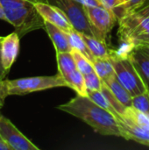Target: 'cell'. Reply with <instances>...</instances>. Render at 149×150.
I'll use <instances>...</instances> for the list:
<instances>
[{
  "label": "cell",
  "instance_id": "6da1fadb",
  "mask_svg": "<svg viewBox=\"0 0 149 150\" xmlns=\"http://www.w3.org/2000/svg\"><path fill=\"white\" fill-rule=\"evenodd\" d=\"M57 109L76 117L102 135L122 137L116 117L95 103L89 96L77 95Z\"/></svg>",
  "mask_w": 149,
  "mask_h": 150
},
{
  "label": "cell",
  "instance_id": "7a4b0ae2",
  "mask_svg": "<svg viewBox=\"0 0 149 150\" xmlns=\"http://www.w3.org/2000/svg\"><path fill=\"white\" fill-rule=\"evenodd\" d=\"M7 22L21 38L26 33L44 28L45 20L33 4V0H0Z\"/></svg>",
  "mask_w": 149,
  "mask_h": 150
},
{
  "label": "cell",
  "instance_id": "3957f363",
  "mask_svg": "<svg viewBox=\"0 0 149 150\" xmlns=\"http://www.w3.org/2000/svg\"><path fill=\"white\" fill-rule=\"evenodd\" d=\"M58 87H68L63 76L58 73L54 76H41L0 81V94L4 99L8 96L26 95L35 91Z\"/></svg>",
  "mask_w": 149,
  "mask_h": 150
},
{
  "label": "cell",
  "instance_id": "277c9868",
  "mask_svg": "<svg viewBox=\"0 0 149 150\" xmlns=\"http://www.w3.org/2000/svg\"><path fill=\"white\" fill-rule=\"evenodd\" d=\"M118 80L134 97L147 91L148 86L135 68L131 58L119 59L111 57Z\"/></svg>",
  "mask_w": 149,
  "mask_h": 150
},
{
  "label": "cell",
  "instance_id": "5b68a950",
  "mask_svg": "<svg viewBox=\"0 0 149 150\" xmlns=\"http://www.w3.org/2000/svg\"><path fill=\"white\" fill-rule=\"evenodd\" d=\"M83 7L94 37L106 42L118 19L116 12L103 5Z\"/></svg>",
  "mask_w": 149,
  "mask_h": 150
},
{
  "label": "cell",
  "instance_id": "8992f818",
  "mask_svg": "<svg viewBox=\"0 0 149 150\" xmlns=\"http://www.w3.org/2000/svg\"><path fill=\"white\" fill-rule=\"evenodd\" d=\"M116 119L122 138L149 147V123L138 120L125 112Z\"/></svg>",
  "mask_w": 149,
  "mask_h": 150
},
{
  "label": "cell",
  "instance_id": "52a82bcc",
  "mask_svg": "<svg viewBox=\"0 0 149 150\" xmlns=\"http://www.w3.org/2000/svg\"><path fill=\"white\" fill-rule=\"evenodd\" d=\"M53 2L65 12L75 30L94 36L83 4L76 0H53Z\"/></svg>",
  "mask_w": 149,
  "mask_h": 150
},
{
  "label": "cell",
  "instance_id": "ba28073f",
  "mask_svg": "<svg viewBox=\"0 0 149 150\" xmlns=\"http://www.w3.org/2000/svg\"><path fill=\"white\" fill-rule=\"evenodd\" d=\"M0 137L11 150H40L6 117L0 114Z\"/></svg>",
  "mask_w": 149,
  "mask_h": 150
},
{
  "label": "cell",
  "instance_id": "9c48e42d",
  "mask_svg": "<svg viewBox=\"0 0 149 150\" xmlns=\"http://www.w3.org/2000/svg\"><path fill=\"white\" fill-rule=\"evenodd\" d=\"M148 31H149V15L133 11L119 17V37L133 39Z\"/></svg>",
  "mask_w": 149,
  "mask_h": 150
},
{
  "label": "cell",
  "instance_id": "30bf717a",
  "mask_svg": "<svg viewBox=\"0 0 149 150\" xmlns=\"http://www.w3.org/2000/svg\"><path fill=\"white\" fill-rule=\"evenodd\" d=\"M33 4L45 21L56 25L66 33L75 30L65 12L57 5L40 0H33Z\"/></svg>",
  "mask_w": 149,
  "mask_h": 150
},
{
  "label": "cell",
  "instance_id": "8fae6325",
  "mask_svg": "<svg viewBox=\"0 0 149 150\" xmlns=\"http://www.w3.org/2000/svg\"><path fill=\"white\" fill-rule=\"evenodd\" d=\"M20 37L16 32H13L1 40V57L4 69L9 73L11 66L17 60L19 53Z\"/></svg>",
  "mask_w": 149,
  "mask_h": 150
},
{
  "label": "cell",
  "instance_id": "7c38bea8",
  "mask_svg": "<svg viewBox=\"0 0 149 150\" xmlns=\"http://www.w3.org/2000/svg\"><path fill=\"white\" fill-rule=\"evenodd\" d=\"M45 30L52 40L56 52L71 51L72 47L69 45L66 32L47 21H45Z\"/></svg>",
  "mask_w": 149,
  "mask_h": 150
},
{
  "label": "cell",
  "instance_id": "4fadbf2b",
  "mask_svg": "<svg viewBox=\"0 0 149 150\" xmlns=\"http://www.w3.org/2000/svg\"><path fill=\"white\" fill-rule=\"evenodd\" d=\"M84 41L86 42L90 52L95 58H110L112 57V50L107 46V43L85 33H82Z\"/></svg>",
  "mask_w": 149,
  "mask_h": 150
},
{
  "label": "cell",
  "instance_id": "5bb4252c",
  "mask_svg": "<svg viewBox=\"0 0 149 150\" xmlns=\"http://www.w3.org/2000/svg\"><path fill=\"white\" fill-rule=\"evenodd\" d=\"M105 84L108 86V88L111 90V91L113 93V95L116 97V98L126 107L132 106V100L133 96L130 94V92L120 83V82L118 80L117 76H112L106 82H105Z\"/></svg>",
  "mask_w": 149,
  "mask_h": 150
},
{
  "label": "cell",
  "instance_id": "9a60e30c",
  "mask_svg": "<svg viewBox=\"0 0 149 150\" xmlns=\"http://www.w3.org/2000/svg\"><path fill=\"white\" fill-rule=\"evenodd\" d=\"M135 68L144 79L149 80V54L144 49H135L130 56Z\"/></svg>",
  "mask_w": 149,
  "mask_h": 150
},
{
  "label": "cell",
  "instance_id": "2e32d148",
  "mask_svg": "<svg viewBox=\"0 0 149 150\" xmlns=\"http://www.w3.org/2000/svg\"><path fill=\"white\" fill-rule=\"evenodd\" d=\"M64 79L68 83V88L73 89L77 93V95L88 96V90L85 83L84 75L81 73L77 69L66 76Z\"/></svg>",
  "mask_w": 149,
  "mask_h": 150
},
{
  "label": "cell",
  "instance_id": "e0dca14e",
  "mask_svg": "<svg viewBox=\"0 0 149 150\" xmlns=\"http://www.w3.org/2000/svg\"><path fill=\"white\" fill-rule=\"evenodd\" d=\"M92 63H93L95 72L99 76V77L104 82H106L112 76H116L115 69L112 65L111 57L110 58H96Z\"/></svg>",
  "mask_w": 149,
  "mask_h": 150
},
{
  "label": "cell",
  "instance_id": "ac0fdd59",
  "mask_svg": "<svg viewBox=\"0 0 149 150\" xmlns=\"http://www.w3.org/2000/svg\"><path fill=\"white\" fill-rule=\"evenodd\" d=\"M68 40L69 42V45L71 46L72 48H76L78 51H80L83 54H84L91 62L96 59L92 53L90 52V48L88 47L86 42L84 41L82 33L77 32L76 30H74L72 32L67 33Z\"/></svg>",
  "mask_w": 149,
  "mask_h": 150
},
{
  "label": "cell",
  "instance_id": "d6986e66",
  "mask_svg": "<svg viewBox=\"0 0 149 150\" xmlns=\"http://www.w3.org/2000/svg\"><path fill=\"white\" fill-rule=\"evenodd\" d=\"M56 61L59 73L63 78L76 69V62L71 52H56Z\"/></svg>",
  "mask_w": 149,
  "mask_h": 150
},
{
  "label": "cell",
  "instance_id": "ffe728a7",
  "mask_svg": "<svg viewBox=\"0 0 149 150\" xmlns=\"http://www.w3.org/2000/svg\"><path fill=\"white\" fill-rule=\"evenodd\" d=\"M70 52L74 57L76 69L81 73H83V75H86V74H89V73L95 71L94 67H93V63L84 54H83L80 51H78L76 48H72Z\"/></svg>",
  "mask_w": 149,
  "mask_h": 150
},
{
  "label": "cell",
  "instance_id": "44dd1931",
  "mask_svg": "<svg viewBox=\"0 0 149 150\" xmlns=\"http://www.w3.org/2000/svg\"><path fill=\"white\" fill-rule=\"evenodd\" d=\"M88 96L95 102L97 103L98 105H100L101 107L105 108V110H107L108 112H110L112 114H113L115 117L118 116L115 109L113 108L112 103L110 102L109 98H107V96L102 91H88Z\"/></svg>",
  "mask_w": 149,
  "mask_h": 150
},
{
  "label": "cell",
  "instance_id": "7402d4cb",
  "mask_svg": "<svg viewBox=\"0 0 149 150\" xmlns=\"http://www.w3.org/2000/svg\"><path fill=\"white\" fill-rule=\"evenodd\" d=\"M132 106L149 116V90L133 97Z\"/></svg>",
  "mask_w": 149,
  "mask_h": 150
},
{
  "label": "cell",
  "instance_id": "603a6c76",
  "mask_svg": "<svg viewBox=\"0 0 149 150\" xmlns=\"http://www.w3.org/2000/svg\"><path fill=\"white\" fill-rule=\"evenodd\" d=\"M84 79L88 91H97L102 90L104 82L95 71L84 75Z\"/></svg>",
  "mask_w": 149,
  "mask_h": 150
},
{
  "label": "cell",
  "instance_id": "cb8c5ba5",
  "mask_svg": "<svg viewBox=\"0 0 149 150\" xmlns=\"http://www.w3.org/2000/svg\"><path fill=\"white\" fill-rule=\"evenodd\" d=\"M136 46V49L142 48L146 46L149 45V31L142 33L139 34L138 36L133 38Z\"/></svg>",
  "mask_w": 149,
  "mask_h": 150
},
{
  "label": "cell",
  "instance_id": "d4e9b609",
  "mask_svg": "<svg viewBox=\"0 0 149 150\" xmlns=\"http://www.w3.org/2000/svg\"><path fill=\"white\" fill-rule=\"evenodd\" d=\"M84 6H99L103 5L99 0H76Z\"/></svg>",
  "mask_w": 149,
  "mask_h": 150
},
{
  "label": "cell",
  "instance_id": "484cf974",
  "mask_svg": "<svg viewBox=\"0 0 149 150\" xmlns=\"http://www.w3.org/2000/svg\"><path fill=\"white\" fill-rule=\"evenodd\" d=\"M99 1L103 4V6L113 11L115 10L118 4V0H99Z\"/></svg>",
  "mask_w": 149,
  "mask_h": 150
},
{
  "label": "cell",
  "instance_id": "4316f807",
  "mask_svg": "<svg viewBox=\"0 0 149 150\" xmlns=\"http://www.w3.org/2000/svg\"><path fill=\"white\" fill-rule=\"evenodd\" d=\"M1 46V45H0ZM8 72L4 69L3 62H2V57H1V47H0V81L4 80L5 76H7Z\"/></svg>",
  "mask_w": 149,
  "mask_h": 150
},
{
  "label": "cell",
  "instance_id": "83f0119b",
  "mask_svg": "<svg viewBox=\"0 0 149 150\" xmlns=\"http://www.w3.org/2000/svg\"><path fill=\"white\" fill-rule=\"evenodd\" d=\"M138 11L144 15H149V4H144L141 8H140L138 11Z\"/></svg>",
  "mask_w": 149,
  "mask_h": 150
},
{
  "label": "cell",
  "instance_id": "f1b7e54d",
  "mask_svg": "<svg viewBox=\"0 0 149 150\" xmlns=\"http://www.w3.org/2000/svg\"><path fill=\"white\" fill-rule=\"evenodd\" d=\"M0 19L1 20H4L7 22V18H6V15H5V12H4V6L0 1Z\"/></svg>",
  "mask_w": 149,
  "mask_h": 150
},
{
  "label": "cell",
  "instance_id": "f546056e",
  "mask_svg": "<svg viewBox=\"0 0 149 150\" xmlns=\"http://www.w3.org/2000/svg\"><path fill=\"white\" fill-rule=\"evenodd\" d=\"M0 150H11V149L3 141H0Z\"/></svg>",
  "mask_w": 149,
  "mask_h": 150
},
{
  "label": "cell",
  "instance_id": "4dcf8cb0",
  "mask_svg": "<svg viewBox=\"0 0 149 150\" xmlns=\"http://www.w3.org/2000/svg\"><path fill=\"white\" fill-rule=\"evenodd\" d=\"M127 1H129V0H118V4H117V6H116L115 10H116L119 6H120L121 4H123L124 3H126V2H127ZM115 10H114V11H115Z\"/></svg>",
  "mask_w": 149,
  "mask_h": 150
},
{
  "label": "cell",
  "instance_id": "1f68e13d",
  "mask_svg": "<svg viewBox=\"0 0 149 150\" xmlns=\"http://www.w3.org/2000/svg\"><path fill=\"white\" fill-rule=\"evenodd\" d=\"M139 49H140V48H139ZM141 49H144V50H145V51H146V52H147V53L149 54V45L146 46V47H142Z\"/></svg>",
  "mask_w": 149,
  "mask_h": 150
},
{
  "label": "cell",
  "instance_id": "d6a6232c",
  "mask_svg": "<svg viewBox=\"0 0 149 150\" xmlns=\"http://www.w3.org/2000/svg\"><path fill=\"white\" fill-rule=\"evenodd\" d=\"M4 105V102H0V110H1L2 108H3Z\"/></svg>",
  "mask_w": 149,
  "mask_h": 150
},
{
  "label": "cell",
  "instance_id": "836d02e7",
  "mask_svg": "<svg viewBox=\"0 0 149 150\" xmlns=\"http://www.w3.org/2000/svg\"><path fill=\"white\" fill-rule=\"evenodd\" d=\"M145 83H146V84H147V86H148V89L149 90V80H148V81H145Z\"/></svg>",
  "mask_w": 149,
  "mask_h": 150
},
{
  "label": "cell",
  "instance_id": "e575fe53",
  "mask_svg": "<svg viewBox=\"0 0 149 150\" xmlns=\"http://www.w3.org/2000/svg\"><path fill=\"white\" fill-rule=\"evenodd\" d=\"M0 102H4V99L2 98V96H1V94H0Z\"/></svg>",
  "mask_w": 149,
  "mask_h": 150
},
{
  "label": "cell",
  "instance_id": "d590c367",
  "mask_svg": "<svg viewBox=\"0 0 149 150\" xmlns=\"http://www.w3.org/2000/svg\"><path fill=\"white\" fill-rule=\"evenodd\" d=\"M2 38H3V37H1V36H0V45H1V40H2Z\"/></svg>",
  "mask_w": 149,
  "mask_h": 150
},
{
  "label": "cell",
  "instance_id": "8d00e7d4",
  "mask_svg": "<svg viewBox=\"0 0 149 150\" xmlns=\"http://www.w3.org/2000/svg\"><path fill=\"white\" fill-rule=\"evenodd\" d=\"M0 141H2V139H1V137H0Z\"/></svg>",
  "mask_w": 149,
  "mask_h": 150
}]
</instances>
